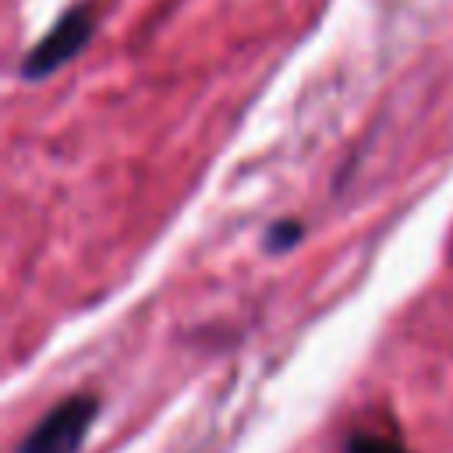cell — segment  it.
Segmentation results:
<instances>
[{
  "mask_svg": "<svg viewBox=\"0 0 453 453\" xmlns=\"http://www.w3.org/2000/svg\"><path fill=\"white\" fill-rule=\"evenodd\" d=\"M99 400L92 393H74L50 407V414L21 439L14 453H78L92 421H96Z\"/></svg>",
  "mask_w": 453,
  "mask_h": 453,
  "instance_id": "1",
  "label": "cell"
},
{
  "mask_svg": "<svg viewBox=\"0 0 453 453\" xmlns=\"http://www.w3.org/2000/svg\"><path fill=\"white\" fill-rule=\"evenodd\" d=\"M92 28H96V14H92L88 4H78V7L64 11V18L21 60V74L25 78H46V74L60 71L67 60H74L85 50V42L92 39Z\"/></svg>",
  "mask_w": 453,
  "mask_h": 453,
  "instance_id": "2",
  "label": "cell"
},
{
  "mask_svg": "<svg viewBox=\"0 0 453 453\" xmlns=\"http://www.w3.org/2000/svg\"><path fill=\"white\" fill-rule=\"evenodd\" d=\"M343 453H407L396 439H382V435H354Z\"/></svg>",
  "mask_w": 453,
  "mask_h": 453,
  "instance_id": "4",
  "label": "cell"
},
{
  "mask_svg": "<svg viewBox=\"0 0 453 453\" xmlns=\"http://www.w3.org/2000/svg\"><path fill=\"white\" fill-rule=\"evenodd\" d=\"M301 237V223L297 219H280L265 230V248L269 251H283V248H294Z\"/></svg>",
  "mask_w": 453,
  "mask_h": 453,
  "instance_id": "3",
  "label": "cell"
}]
</instances>
